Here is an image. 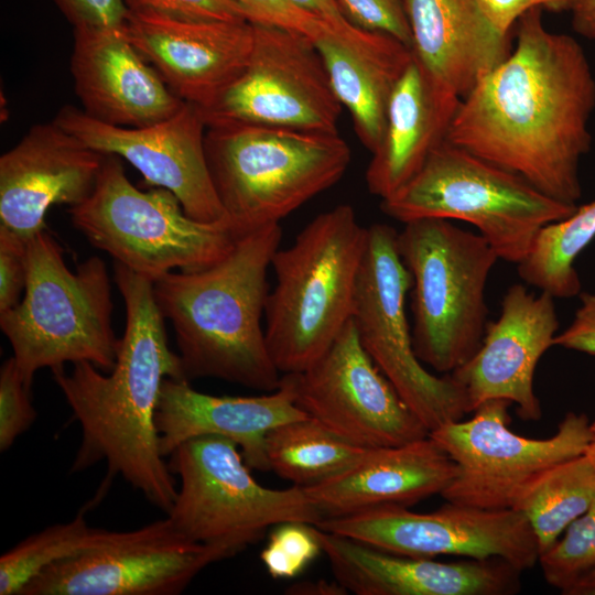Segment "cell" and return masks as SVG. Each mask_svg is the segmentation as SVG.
Instances as JSON below:
<instances>
[{"label":"cell","mask_w":595,"mask_h":595,"mask_svg":"<svg viewBox=\"0 0 595 595\" xmlns=\"http://www.w3.org/2000/svg\"><path fill=\"white\" fill-rule=\"evenodd\" d=\"M595 76L582 45L549 31L542 8L518 20L516 44L461 99L446 140L558 201L582 196Z\"/></svg>","instance_id":"6da1fadb"},{"label":"cell","mask_w":595,"mask_h":595,"mask_svg":"<svg viewBox=\"0 0 595 595\" xmlns=\"http://www.w3.org/2000/svg\"><path fill=\"white\" fill-rule=\"evenodd\" d=\"M113 271L126 309L113 368L105 375L82 361L73 364L71 371L52 369L82 431L72 472L104 461L105 486L120 476L167 513L177 486L160 450L155 412L163 381L186 378L178 354L169 346L153 282L118 262Z\"/></svg>","instance_id":"7a4b0ae2"},{"label":"cell","mask_w":595,"mask_h":595,"mask_svg":"<svg viewBox=\"0 0 595 595\" xmlns=\"http://www.w3.org/2000/svg\"><path fill=\"white\" fill-rule=\"evenodd\" d=\"M279 224L241 235L212 266L171 271L153 282L155 302L174 328L185 378H216L255 390L279 388L261 325L267 271L280 248Z\"/></svg>","instance_id":"3957f363"},{"label":"cell","mask_w":595,"mask_h":595,"mask_svg":"<svg viewBox=\"0 0 595 595\" xmlns=\"http://www.w3.org/2000/svg\"><path fill=\"white\" fill-rule=\"evenodd\" d=\"M367 234L354 208L340 204L317 215L293 244L275 251L264 334L281 375L306 370L350 321Z\"/></svg>","instance_id":"277c9868"},{"label":"cell","mask_w":595,"mask_h":595,"mask_svg":"<svg viewBox=\"0 0 595 595\" xmlns=\"http://www.w3.org/2000/svg\"><path fill=\"white\" fill-rule=\"evenodd\" d=\"M208 167L238 236L279 224L336 184L351 160L338 132L225 123L205 134Z\"/></svg>","instance_id":"5b68a950"},{"label":"cell","mask_w":595,"mask_h":595,"mask_svg":"<svg viewBox=\"0 0 595 595\" xmlns=\"http://www.w3.org/2000/svg\"><path fill=\"white\" fill-rule=\"evenodd\" d=\"M26 284L20 303L0 314L25 383L42 368L88 361L110 371L120 344L105 262L89 257L71 271L60 244L42 230L28 241Z\"/></svg>","instance_id":"8992f818"},{"label":"cell","mask_w":595,"mask_h":595,"mask_svg":"<svg viewBox=\"0 0 595 595\" xmlns=\"http://www.w3.org/2000/svg\"><path fill=\"white\" fill-rule=\"evenodd\" d=\"M576 207L446 139L412 180L380 204L386 215L403 224L422 218L468 223L499 259L516 264L545 226L567 218Z\"/></svg>","instance_id":"52a82bcc"},{"label":"cell","mask_w":595,"mask_h":595,"mask_svg":"<svg viewBox=\"0 0 595 595\" xmlns=\"http://www.w3.org/2000/svg\"><path fill=\"white\" fill-rule=\"evenodd\" d=\"M398 249L412 279L415 355L435 371L451 374L482 344L486 284L499 258L482 235L443 218L404 223Z\"/></svg>","instance_id":"ba28073f"},{"label":"cell","mask_w":595,"mask_h":595,"mask_svg":"<svg viewBox=\"0 0 595 595\" xmlns=\"http://www.w3.org/2000/svg\"><path fill=\"white\" fill-rule=\"evenodd\" d=\"M119 159L105 155L93 192L69 209L94 247L151 282L174 269L207 268L231 250L239 236L229 221H198L171 191L139 190Z\"/></svg>","instance_id":"9c48e42d"},{"label":"cell","mask_w":595,"mask_h":595,"mask_svg":"<svg viewBox=\"0 0 595 595\" xmlns=\"http://www.w3.org/2000/svg\"><path fill=\"white\" fill-rule=\"evenodd\" d=\"M169 456L180 488L166 515L173 528L194 543L237 554L268 528L288 521L316 526L322 520L303 487L272 489L259 484L238 445L227 437H193Z\"/></svg>","instance_id":"30bf717a"},{"label":"cell","mask_w":595,"mask_h":595,"mask_svg":"<svg viewBox=\"0 0 595 595\" xmlns=\"http://www.w3.org/2000/svg\"><path fill=\"white\" fill-rule=\"evenodd\" d=\"M351 320L378 368L425 428L432 430L469 413L463 388L446 374L428 371L413 348L405 312L412 279L398 249V231L387 224L367 227Z\"/></svg>","instance_id":"8fae6325"},{"label":"cell","mask_w":595,"mask_h":595,"mask_svg":"<svg viewBox=\"0 0 595 595\" xmlns=\"http://www.w3.org/2000/svg\"><path fill=\"white\" fill-rule=\"evenodd\" d=\"M506 400H489L466 421L443 424L429 436L455 464V476L442 493L450 502L482 509H510L523 487L545 469L583 455L589 420L569 412L555 434L530 439L508 428Z\"/></svg>","instance_id":"7c38bea8"},{"label":"cell","mask_w":595,"mask_h":595,"mask_svg":"<svg viewBox=\"0 0 595 595\" xmlns=\"http://www.w3.org/2000/svg\"><path fill=\"white\" fill-rule=\"evenodd\" d=\"M241 73L206 109V127L238 123L337 132L343 106L314 41L299 32L255 23Z\"/></svg>","instance_id":"4fadbf2b"},{"label":"cell","mask_w":595,"mask_h":595,"mask_svg":"<svg viewBox=\"0 0 595 595\" xmlns=\"http://www.w3.org/2000/svg\"><path fill=\"white\" fill-rule=\"evenodd\" d=\"M281 381L305 414L356 446H398L430 433L365 350L351 318L321 358Z\"/></svg>","instance_id":"5bb4252c"},{"label":"cell","mask_w":595,"mask_h":595,"mask_svg":"<svg viewBox=\"0 0 595 595\" xmlns=\"http://www.w3.org/2000/svg\"><path fill=\"white\" fill-rule=\"evenodd\" d=\"M316 527L372 548L408 556L501 559L521 572L539 563L540 550L527 519L515 509H482L447 501L431 512L385 505L324 518Z\"/></svg>","instance_id":"9a60e30c"},{"label":"cell","mask_w":595,"mask_h":595,"mask_svg":"<svg viewBox=\"0 0 595 595\" xmlns=\"http://www.w3.org/2000/svg\"><path fill=\"white\" fill-rule=\"evenodd\" d=\"M234 555L187 540L166 517L48 566L19 595H176L202 570Z\"/></svg>","instance_id":"2e32d148"},{"label":"cell","mask_w":595,"mask_h":595,"mask_svg":"<svg viewBox=\"0 0 595 595\" xmlns=\"http://www.w3.org/2000/svg\"><path fill=\"white\" fill-rule=\"evenodd\" d=\"M53 121L96 152L126 160L149 185L171 191L190 217L228 221L208 167L207 127L197 106L185 101L170 118L141 128L107 125L69 105Z\"/></svg>","instance_id":"e0dca14e"},{"label":"cell","mask_w":595,"mask_h":595,"mask_svg":"<svg viewBox=\"0 0 595 595\" xmlns=\"http://www.w3.org/2000/svg\"><path fill=\"white\" fill-rule=\"evenodd\" d=\"M496 321L488 322L478 350L451 372L463 388L469 411L489 400L516 404L524 420L541 418L540 401L533 389L537 365L552 346L559 331L554 298L524 285H510Z\"/></svg>","instance_id":"ac0fdd59"},{"label":"cell","mask_w":595,"mask_h":595,"mask_svg":"<svg viewBox=\"0 0 595 595\" xmlns=\"http://www.w3.org/2000/svg\"><path fill=\"white\" fill-rule=\"evenodd\" d=\"M125 33L180 99L206 109L246 66L255 24L128 11Z\"/></svg>","instance_id":"d6986e66"},{"label":"cell","mask_w":595,"mask_h":595,"mask_svg":"<svg viewBox=\"0 0 595 595\" xmlns=\"http://www.w3.org/2000/svg\"><path fill=\"white\" fill-rule=\"evenodd\" d=\"M104 159L54 121L32 126L0 158V225L29 241L53 205L90 195Z\"/></svg>","instance_id":"ffe728a7"},{"label":"cell","mask_w":595,"mask_h":595,"mask_svg":"<svg viewBox=\"0 0 595 595\" xmlns=\"http://www.w3.org/2000/svg\"><path fill=\"white\" fill-rule=\"evenodd\" d=\"M316 533L335 580L348 593L512 595L520 591L521 571L501 559L439 562L386 552L317 527Z\"/></svg>","instance_id":"44dd1931"},{"label":"cell","mask_w":595,"mask_h":595,"mask_svg":"<svg viewBox=\"0 0 595 595\" xmlns=\"http://www.w3.org/2000/svg\"><path fill=\"white\" fill-rule=\"evenodd\" d=\"M71 73L82 110L118 127L141 128L173 116L185 101L128 40L125 29H73Z\"/></svg>","instance_id":"7402d4cb"},{"label":"cell","mask_w":595,"mask_h":595,"mask_svg":"<svg viewBox=\"0 0 595 595\" xmlns=\"http://www.w3.org/2000/svg\"><path fill=\"white\" fill-rule=\"evenodd\" d=\"M281 382L268 394L213 396L195 390L186 379L163 381L155 412L162 455L169 456L185 441L219 435L235 442L251 469L268 470L267 433L274 426L306 416Z\"/></svg>","instance_id":"603a6c76"},{"label":"cell","mask_w":595,"mask_h":595,"mask_svg":"<svg viewBox=\"0 0 595 595\" xmlns=\"http://www.w3.org/2000/svg\"><path fill=\"white\" fill-rule=\"evenodd\" d=\"M455 464L428 435L403 445L368 448L343 472L304 490L324 518L353 515L385 505L410 507L442 495Z\"/></svg>","instance_id":"cb8c5ba5"},{"label":"cell","mask_w":595,"mask_h":595,"mask_svg":"<svg viewBox=\"0 0 595 595\" xmlns=\"http://www.w3.org/2000/svg\"><path fill=\"white\" fill-rule=\"evenodd\" d=\"M459 102L412 55L393 88L381 141L366 170L372 195L388 199L415 176L446 139Z\"/></svg>","instance_id":"d4e9b609"},{"label":"cell","mask_w":595,"mask_h":595,"mask_svg":"<svg viewBox=\"0 0 595 595\" xmlns=\"http://www.w3.org/2000/svg\"><path fill=\"white\" fill-rule=\"evenodd\" d=\"M412 52L430 76L466 96L510 52L478 0H404Z\"/></svg>","instance_id":"484cf974"},{"label":"cell","mask_w":595,"mask_h":595,"mask_svg":"<svg viewBox=\"0 0 595 595\" xmlns=\"http://www.w3.org/2000/svg\"><path fill=\"white\" fill-rule=\"evenodd\" d=\"M331 86L371 153L378 148L391 94L412 58L396 37L351 23L328 28L315 41Z\"/></svg>","instance_id":"4316f807"},{"label":"cell","mask_w":595,"mask_h":595,"mask_svg":"<svg viewBox=\"0 0 595 595\" xmlns=\"http://www.w3.org/2000/svg\"><path fill=\"white\" fill-rule=\"evenodd\" d=\"M367 450L347 442L309 415L272 428L264 439L269 469L303 488L343 472Z\"/></svg>","instance_id":"83f0119b"},{"label":"cell","mask_w":595,"mask_h":595,"mask_svg":"<svg viewBox=\"0 0 595 595\" xmlns=\"http://www.w3.org/2000/svg\"><path fill=\"white\" fill-rule=\"evenodd\" d=\"M595 499V472L586 456L561 462L534 477L511 509L529 522L540 550H549Z\"/></svg>","instance_id":"f1b7e54d"},{"label":"cell","mask_w":595,"mask_h":595,"mask_svg":"<svg viewBox=\"0 0 595 595\" xmlns=\"http://www.w3.org/2000/svg\"><path fill=\"white\" fill-rule=\"evenodd\" d=\"M595 238V199L565 219L545 226L529 255L517 264L519 277L554 299L582 292L575 260Z\"/></svg>","instance_id":"f546056e"},{"label":"cell","mask_w":595,"mask_h":595,"mask_svg":"<svg viewBox=\"0 0 595 595\" xmlns=\"http://www.w3.org/2000/svg\"><path fill=\"white\" fill-rule=\"evenodd\" d=\"M120 534L89 526L83 510L71 521L31 534L1 555L0 595H19L48 566L107 545Z\"/></svg>","instance_id":"4dcf8cb0"},{"label":"cell","mask_w":595,"mask_h":595,"mask_svg":"<svg viewBox=\"0 0 595 595\" xmlns=\"http://www.w3.org/2000/svg\"><path fill=\"white\" fill-rule=\"evenodd\" d=\"M544 580L561 593L595 565V499L591 507L539 558Z\"/></svg>","instance_id":"1f68e13d"},{"label":"cell","mask_w":595,"mask_h":595,"mask_svg":"<svg viewBox=\"0 0 595 595\" xmlns=\"http://www.w3.org/2000/svg\"><path fill=\"white\" fill-rule=\"evenodd\" d=\"M322 551L316 527L306 522L288 521L274 526L260 560L273 578L300 575Z\"/></svg>","instance_id":"d6a6232c"},{"label":"cell","mask_w":595,"mask_h":595,"mask_svg":"<svg viewBox=\"0 0 595 595\" xmlns=\"http://www.w3.org/2000/svg\"><path fill=\"white\" fill-rule=\"evenodd\" d=\"M36 411L29 387L13 357L0 369V451H8L34 423Z\"/></svg>","instance_id":"836d02e7"},{"label":"cell","mask_w":595,"mask_h":595,"mask_svg":"<svg viewBox=\"0 0 595 595\" xmlns=\"http://www.w3.org/2000/svg\"><path fill=\"white\" fill-rule=\"evenodd\" d=\"M354 25L387 33L412 50V36L404 0H335Z\"/></svg>","instance_id":"e575fe53"},{"label":"cell","mask_w":595,"mask_h":595,"mask_svg":"<svg viewBox=\"0 0 595 595\" xmlns=\"http://www.w3.org/2000/svg\"><path fill=\"white\" fill-rule=\"evenodd\" d=\"M128 11L177 20H249L248 11L236 0H125Z\"/></svg>","instance_id":"d590c367"},{"label":"cell","mask_w":595,"mask_h":595,"mask_svg":"<svg viewBox=\"0 0 595 595\" xmlns=\"http://www.w3.org/2000/svg\"><path fill=\"white\" fill-rule=\"evenodd\" d=\"M28 240L0 225V314L20 303L26 284Z\"/></svg>","instance_id":"8d00e7d4"},{"label":"cell","mask_w":595,"mask_h":595,"mask_svg":"<svg viewBox=\"0 0 595 595\" xmlns=\"http://www.w3.org/2000/svg\"><path fill=\"white\" fill-rule=\"evenodd\" d=\"M248 11L250 21L302 33L315 41L328 24L301 10L290 0H236Z\"/></svg>","instance_id":"74e56055"},{"label":"cell","mask_w":595,"mask_h":595,"mask_svg":"<svg viewBox=\"0 0 595 595\" xmlns=\"http://www.w3.org/2000/svg\"><path fill=\"white\" fill-rule=\"evenodd\" d=\"M75 28L125 29L128 8L125 0H53Z\"/></svg>","instance_id":"f35d334b"},{"label":"cell","mask_w":595,"mask_h":595,"mask_svg":"<svg viewBox=\"0 0 595 595\" xmlns=\"http://www.w3.org/2000/svg\"><path fill=\"white\" fill-rule=\"evenodd\" d=\"M570 325L558 333L554 346L595 356V293L581 292Z\"/></svg>","instance_id":"ab89813d"},{"label":"cell","mask_w":595,"mask_h":595,"mask_svg":"<svg viewBox=\"0 0 595 595\" xmlns=\"http://www.w3.org/2000/svg\"><path fill=\"white\" fill-rule=\"evenodd\" d=\"M484 13L504 34L509 32L521 15L533 8L552 12L571 11L575 0H478Z\"/></svg>","instance_id":"60d3db41"},{"label":"cell","mask_w":595,"mask_h":595,"mask_svg":"<svg viewBox=\"0 0 595 595\" xmlns=\"http://www.w3.org/2000/svg\"><path fill=\"white\" fill-rule=\"evenodd\" d=\"M301 10L318 18L332 28L349 22L339 10L335 0H290Z\"/></svg>","instance_id":"b9f144b4"},{"label":"cell","mask_w":595,"mask_h":595,"mask_svg":"<svg viewBox=\"0 0 595 595\" xmlns=\"http://www.w3.org/2000/svg\"><path fill=\"white\" fill-rule=\"evenodd\" d=\"M570 12L574 32L595 42V0H575Z\"/></svg>","instance_id":"7bdbcfd3"},{"label":"cell","mask_w":595,"mask_h":595,"mask_svg":"<svg viewBox=\"0 0 595 595\" xmlns=\"http://www.w3.org/2000/svg\"><path fill=\"white\" fill-rule=\"evenodd\" d=\"M289 595H345L348 591L337 581H305L290 585L285 589Z\"/></svg>","instance_id":"ee69618b"},{"label":"cell","mask_w":595,"mask_h":595,"mask_svg":"<svg viewBox=\"0 0 595 595\" xmlns=\"http://www.w3.org/2000/svg\"><path fill=\"white\" fill-rule=\"evenodd\" d=\"M563 595H595V565L578 575L563 592Z\"/></svg>","instance_id":"f6af8a7d"},{"label":"cell","mask_w":595,"mask_h":595,"mask_svg":"<svg viewBox=\"0 0 595 595\" xmlns=\"http://www.w3.org/2000/svg\"><path fill=\"white\" fill-rule=\"evenodd\" d=\"M584 455L589 461L595 472V421L589 424V440L586 445Z\"/></svg>","instance_id":"bcb514c9"}]
</instances>
